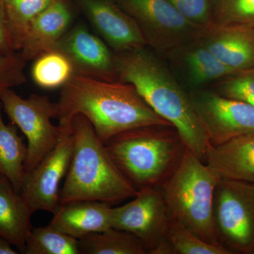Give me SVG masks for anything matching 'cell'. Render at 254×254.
<instances>
[{"mask_svg":"<svg viewBox=\"0 0 254 254\" xmlns=\"http://www.w3.org/2000/svg\"><path fill=\"white\" fill-rule=\"evenodd\" d=\"M59 124L83 115L103 143L123 132L145 127L170 126L130 83L73 75L61 88L57 103Z\"/></svg>","mask_w":254,"mask_h":254,"instance_id":"1","label":"cell"},{"mask_svg":"<svg viewBox=\"0 0 254 254\" xmlns=\"http://www.w3.org/2000/svg\"><path fill=\"white\" fill-rule=\"evenodd\" d=\"M118 81L136 88L155 113L175 128L182 143L204 160L208 136L187 94L170 71L144 48L115 53Z\"/></svg>","mask_w":254,"mask_h":254,"instance_id":"2","label":"cell"},{"mask_svg":"<svg viewBox=\"0 0 254 254\" xmlns=\"http://www.w3.org/2000/svg\"><path fill=\"white\" fill-rule=\"evenodd\" d=\"M73 150L60 193V204L99 201L113 206L136 195L138 190L114 163L105 143L83 115L71 120Z\"/></svg>","mask_w":254,"mask_h":254,"instance_id":"3","label":"cell"},{"mask_svg":"<svg viewBox=\"0 0 254 254\" xmlns=\"http://www.w3.org/2000/svg\"><path fill=\"white\" fill-rule=\"evenodd\" d=\"M220 180L185 147L176 167L160 187L170 219L213 245H221L213 218L214 195Z\"/></svg>","mask_w":254,"mask_h":254,"instance_id":"4","label":"cell"},{"mask_svg":"<svg viewBox=\"0 0 254 254\" xmlns=\"http://www.w3.org/2000/svg\"><path fill=\"white\" fill-rule=\"evenodd\" d=\"M169 127L134 128L105 143L114 163L137 190L163 183L180 160L185 145Z\"/></svg>","mask_w":254,"mask_h":254,"instance_id":"5","label":"cell"},{"mask_svg":"<svg viewBox=\"0 0 254 254\" xmlns=\"http://www.w3.org/2000/svg\"><path fill=\"white\" fill-rule=\"evenodd\" d=\"M0 102L3 111L27 139L26 173L34 168L60 141L62 127L55 126L52 122L58 118L57 103L45 95L31 94L22 98L14 89L5 91Z\"/></svg>","mask_w":254,"mask_h":254,"instance_id":"6","label":"cell"},{"mask_svg":"<svg viewBox=\"0 0 254 254\" xmlns=\"http://www.w3.org/2000/svg\"><path fill=\"white\" fill-rule=\"evenodd\" d=\"M120 2L139 26L146 44L158 51L179 49L207 31L188 21L168 0H120Z\"/></svg>","mask_w":254,"mask_h":254,"instance_id":"7","label":"cell"},{"mask_svg":"<svg viewBox=\"0 0 254 254\" xmlns=\"http://www.w3.org/2000/svg\"><path fill=\"white\" fill-rule=\"evenodd\" d=\"M170 220L158 186L139 189L131 201L112 208V227L134 235L150 254L165 240Z\"/></svg>","mask_w":254,"mask_h":254,"instance_id":"8","label":"cell"},{"mask_svg":"<svg viewBox=\"0 0 254 254\" xmlns=\"http://www.w3.org/2000/svg\"><path fill=\"white\" fill-rule=\"evenodd\" d=\"M59 125L62 135L58 144L23 177L20 193L35 212L53 213L60 205V185L71 163L73 136L71 123Z\"/></svg>","mask_w":254,"mask_h":254,"instance_id":"9","label":"cell"},{"mask_svg":"<svg viewBox=\"0 0 254 254\" xmlns=\"http://www.w3.org/2000/svg\"><path fill=\"white\" fill-rule=\"evenodd\" d=\"M240 182L220 180L215 191L213 218L217 237L235 248L254 247V203Z\"/></svg>","mask_w":254,"mask_h":254,"instance_id":"10","label":"cell"},{"mask_svg":"<svg viewBox=\"0 0 254 254\" xmlns=\"http://www.w3.org/2000/svg\"><path fill=\"white\" fill-rule=\"evenodd\" d=\"M190 95L211 144L254 134V105L215 91H198Z\"/></svg>","mask_w":254,"mask_h":254,"instance_id":"11","label":"cell"},{"mask_svg":"<svg viewBox=\"0 0 254 254\" xmlns=\"http://www.w3.org/2000/svg\"><path fill=\"white\" fill-rule=\"evenodd\" d=\"M55 48L66 55L72 64L75 74L118 81L115 53L103 39L83 25L70 28Z\"/></svg>","mask_w":254,"mask_h":254,"instance_id":"12","label":"cell"},{"mask_svg":"<svg viewBox=\"0 0 254 254\" xmlns=\"http://www.w3.org/2000/svg\"><path fill=\"white\" fill-rule=\"evenodd\" d=\"M82 4L90 22L115 53L146 46L139 26L126 11L107 0H83Z\"/></svg>","mask_w":254,"mask_h":254,"instance_id":"13","label":"cell"},{"mask_svg":"<svg viewBox=\"0 0 254 254\" xmlns=\"http://www.w3.org/2000/svg\"><path fill=\"white\" fill-rule=\"evenodd\" d=\"M220 62L235 71L254 67V28L215 26L199 38Z\"/></svg>","mask_w":254,"mask_h":254,"instance_id":"14","label":"cell"},{"mask_svg":"<svg viewBox=\"0 0 254 254\" xmlns=\"http://www.w3.org/2000/svg\"><path fill=\"white\" fill-rule=\"evenodd\" d=\"M204 160L221 180L254 182V134L209 143Z\"/></svg>","mask_w":254,"mask_h":254,"instance_id":"15","label":"cell"},{"mask_svg":"<svg viewBox=\"0 0 254 254\" xmlns=\"http://www.w3.org/2000/svg\"><path fill=\"white\" fill-rule=\"evenodd\" d=\"M72 15L63 0H55L32 22L19 53L26 62L54 49L70 29Z\"/></svg>","mask_w":254,"mask_h":254,"instance_id":"16","label":"cell"},{"mask_svg":"<svg viewBox=\"0 0 254 254\" xmlns=\"http://www.w3.org/2000/svg\"><path fill=\"white\" fill-rule=\"evenodd\" d=\"M112 205L99 201L60 204L49 225L79 240L112 228Z\"/></svg>","mask_w":254,"mask_h":254,"instance_id":"17","label":"cell"},{"mask_svg":"<svg viewBox=\"0 0 254 254\" xmlns=\"http://www.w3.org/2000/svg\"><path fill=\"white\" fill-rule=\"evenodd\" d=\"M34 210L15 190L6 177L0 175V237L24 253L31 232Z\"/></svg>","mask_w":254,"mask_h":254,"instance_id":"18","label":"cell"},{"mask_svg":"<svg viewBox=\"0 0 254 254\" xmlns=\"http://www.w3.org/2000/svg\"><path fill=\"white\" fill-rule=\"evenodd\" d=\"M2 105L0 102V175L11 182L20 193L27 158V144L18 134V127L4 123Z\"/></svg>","mask_w":254,"mask_h":254,"instance_id":"19","label":"cell"},{"mask_svg":"<svg viewBox=\"0 0 254 254\" xmlns=\"http://www.w3.org/2000/svg\"><path fill=\"white\" fill-rule=\"evenodd\" d=\"M187 46L182 55V64L190 83L193 86L220 81L236 72L220 62L199 38Z\"/></svg>","mask_w":254,"mask_h":254,"instance_id":"20","label":"cell"},{"mask_svg":"<svg viewBox=\"0 0 254 254\" xmlns=\"http://www.w3.org/2000/svg\"><path fill=\"white\" fill-rule=\"evenodd\" d=\"M80 254H147L141 241L133 234L112 228L78 240Z\"/></svg>","mask_w":254,"mask_h":254,"instance_id":"21","label":"cell"},{"mask_svg":"<svg viewBox=\"0 0 254 254\" xmlns=\"http://www.w3.org/2000/svg\"><path fill=\"white\" fill-rule=\"evenodd\" d=\"M73 75L71 61L63 52L55 48L39 55L31 68L33 81L44 89L61 88Z\"/></svg>","mask_w":254,"mask_h":254,"instance_id":"22","label":"cell"},{"mask_svg":"<svg viewBox=\"0 0 254 254\" xmlns=\"http://www.w3.org/2000/svg\"><path fill=\"white\" fill-rule=\"evenodd\" d=\"M55 0H6V23L14 51L19 52L32 22Z\"/></svg>","mask_w":254,"mask_h":254,"instance_id":"23","label":"cell"},{"mask_svg":"<svg viewBox=\"0 0 254 254\" xmlns=\"http://www.w3.org/2000/svg\"><path fill=\"white\" fill-rule=\"evenodd\" d=\"M23 254H80L78 240L50 225L32 228Z\"/></svg>","mask_w":254,"mask_h":254,"instance_id":"24","label":"cell"},{"mask_svg":"<svg viewBox=\"0 0 254 254\" xmlns=\"http://www.w3.org/2000/svg\"><path fill=\"white\" fill-rule=\"evenodd\" d=\"M171 254H228L224 246L213 245L202 240L181 224L170 220L166 234Z\"/></svg>","mask_w":254,"mask_h":254,"instance_id":"25","label":"cell"},{"mask_svg":"<svg viewBox=\"0 0 254 254\" xmlns=\"http://www.w3.org/2000/svg\"><path fill=\"white\" fill-rule=\"evenodd\" d=\"M213 23L254 28V0H215Z\"/></svg>","mask_w":254,"mask_h":254,"instance_id":"26","label":"cell"},{"mask_svg":"<svg viewBox=\"0 0 254 254\" xmlns=\"http://www.w3.org/2000/svg\"><path fill=\"white\" fill-rule=\"evenodd\" d=\"M218 94L254 106V67L237 71L215 84Z\"/></svg>","mask_w":254,"mask_h":254,"instance_id":"27","label":"cell"},{"mask_svg":"<svg viewBox=\"0 0 254 254\" xmlns=\"http://www.w3.org/2000/svg\"><path fill=\"white\" fill-rule=\"evenodd\" d=\"M26 64L19 52L0 53V97L7 90L26 83Z\"/></svg>","mask_w":254,"mask_h":254,"instance_id":"28","label":"cell"},{"mask_svg":"<svg viewBox=\"0 0 254 254\" xmlns=\"http://www.w3.org/2000/svg\"><path fill=\"white\" fill-rule=\"evenodd\" d=\"M190 23L203 28L213 27L215 0H168Z\"/></svg>","mask_w":254,"mask_h":254,"instance_id":"29","label":"cell"},{"mask_svg":"<svg viewBox=\"0 0 254 254\" xmlns=\"http://www.w3.org/2000/svg\"><path fill=\"white\" fill-rule=\"evenodd\" d=\"M14 51L11 44L6 23V0H0V53L7 54Z\"/></svg>","mask_w":254,"mask_h":254,"instance_id":"30","label":"cell"},{"mask_svg":"<svg viewBox=\"0 0 254 254\" xmlns=\"http://www.w3.org/2000/svg\"><path fill=\"white\" fill-rule=\"evenodd\" d=\"M17 251L13 248L9 241L0 237V254H17Z\"/></svg>","mask_w":254,"mask_h":254,"instance_id":"31","label":"cell"}]
</instances>
